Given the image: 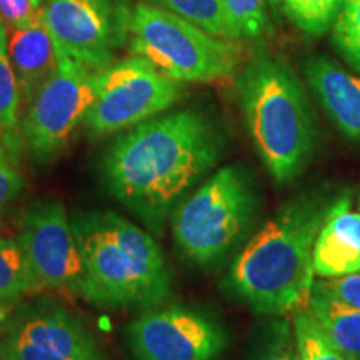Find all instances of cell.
Masks as SVG:
<instances>
[{
  "instance_id": "obj_2",
  "label": "cell",
  "mask_w": 360,
  "mask_h": 360,
  "mask_svg": "<svg viewBox=\"0 0 360 360\" xmlns=\"http://www.w3.org/2000/svg\"><path fill=\"white\" fill-rule=\"evenodd\" d=\"M335 197L315 191L290 199L233 260L227 287L255 312L300 309L315 281L314 245Z\"/></svg>"
},
{
  "instance_id": "obj_5",
  "label": "cell",
  "mask_w": 360,
  "mask_h": 360,
  "mask_svg": "<svg viewBox=\"0 0 360 360\" xmlns=\"http://www.w3.org/2000/svg\"><path fill=\"white\" fill-rule=\"evenodd\" d=\"M129 49L177 82H215L236 74L242 58L238 40L215 37L152 4L134 6Z\"/></svg>"
},
{
  "instance_id": "obj_6",
  "label": "cell",
  "mask_w": 360,
  "mask_h": 360,
  "mask_svg": "<svg viewBox=\"0 0 360 360\" xmlns=\"http://www.w3.org/2000/svg\"><path fill=\"white\" fill-rule=\"evenodd\" d=\"M257 199L237 165L219 169L174 210V238L191 262L210 265L231 254L254 222Z\"/></svg>"
},
{
  "instance_id": "obj_21",
  "label": "cell",
  "mask_w": 360,
  "mask_h": 360,
  "mask_svg": "<svg viewBox=\"0 0 360 360\" xmlns=\"http://www.w3.org/2000/svg\"><path fill=\"white\" fill-rule=\"evenodd\" d=\"M292 330L299 360H350L328 340L305 307L295 314Z\"/></svg>"
},
{
  "instance_id": "obj_12",
  "label": "cell",
  "mask_w": 360,
  "mask_h": 360,
  "mask_svg": "<svg viewBox=\"0 0 360 360\" xmlns=\"http://www.w3.org/2000/svg\"><path fill=\"white\" fill-rule=\"evenodd\" d=\"M0 360H105L87 327L53 304L22 309L0 342Z\"/></svg>"
},
{
  "instance_id": "obj_10",
  "label": "cell",
  "mask_w": 360,
  "mask_h": 360,
  "mask_svg": "<svg viewBox=\"0 0 360 360\" xmlns=\"http://www.w3.org/2000/svg\"><path fill=\"white\" fill-rule=\"evenodd\" d=\"M17 242L40 289H67L77 294L82 257L72 219L60 202L42 199L27 207Z\"/></svg>"
},
{
  "instance_id": "obj_29",
  "label": "cell",
  "mask_w": 360,
  "mask_h": 360,
  "mask_svg": "<svg viewBox=\"0 0 360 360\" xmlns=\"http://www.w3.org/2000/svg\"><path fill=\"white\" fill-rule=\"evenodd\" d=\"M45 2V0H32V4H34V7L35 8H37V11H39V8L40 7H42V4Z\"/></svg>"
},
{
  "instance_id": "obj_11",
  "label": "cell",
  "mask_w": 360,
  "mask_h": 360,
  "mask_svg": "<svg viewBox=\"0 0 360 360\" xmlns=\"http://www.w3.org/2000/svg\"><path fill=\"white\" fill-rule=\"evenodd\" d=\"M129 342L137 360H217L227 335L209 315L175 305L135 319Z\"/></svg>"
},
{
  "instance_id": "obj_9",
  "label": "cell",
  "mask_w": 360,
  "mask_h": 360,
  "mask_svg": "<svg viewBox=\"0 0 360 360\" xmlns=\"http://www.w3.org/2000/svg\"><path fill=\"white\" fill-rule=\"evenodd\" d=\"M96 74L87 65L57 52V67L29 103L24 135L37 160L57 155L96 97Z\"/></svg>"
},
{
  "instance_id": "obj_26",
  "label": "cell",
  "mask_w": 360,
  "mask_h": 360,
  "mask_svg": "<svg viewBox=\"0 0 360 360\" xmlns=\"http://www.w3.org/2000/svg\"><path fill=\"white\" fill-rule=\"evenodd\" d=\"M24 188V180L8 155V152L0 146V222L8 210V207Z\"/></svg>"
},
{
  "instance_id": "obj_23",
  "label": "cell",
  "mask_w": 360,
  "mask_h": 360,
  "mask_svg": "<svg viewBox=\"0 0 360 360\" xmlns=\"http://www.w3.org/2000/svg\"><path fill=\"white\" fill-rule=\"evenodd\" d=\"M238 40L257 39L269 27L265 0H222Z\"/></svg>"
},
{
  "instance_id": "obj_28",
  "label": "cell",
  "mask_w": 360,
  "mask_h": 360,
  "mask_svg": "<svg viewBox=\"0 0 360 360\" xmlns=\"http://www.w3.org/2000/svg\"><path fill=\"white\" fill-rule=\"evenodd\" d=\"M7 309H6V305L2 304V300H0V332L4 330V328L7 327Z\"/></svg>"
},
{
  "instance_id": "obj_7",
  "label": "cell",
  "mask_w": 360,
  "mask_h": 360,
  "mask_svg": "<svg viewBox=\"0 0 360 360\" xmlns=\"http://www.w3.org/2000/svg\"><path fill=\"white\" fill-rule=\"evenodd\" d=\"M182 82L167 77L146 58L132 56L96 74V97L84 117L90 134L135 127L180 101Z\"/></svg>"
},
{
  "instance_id": "obj_14",
  "label": "cell",
  "mask_w": 360,
  "mask_h": 360,
  "mask_svg": "<svg viewBox=\"0 0 360 360\" xmlns=\"http://www.w3.org/2000/svg\"><path fill=\"white\" fill-rule=\"evenodd\" d=\"M304 72L328 119L345 137L360 142V77L323 56L310 57Z\"/></svg>"
},
{
  "instance_id": "obj_15",
  "label": "cell",
  "mask_w": 360,
  "mask_h": 360,
  "mask_svg": "<svg viewBox=\"0 0 360 360\" xmlns=\"http://www.w3.org/2000/svg\"><path fill=\"white\" fill-rule=\"evenodd\" d=\"M7 32L8 56H11L17 84H19L20 101L29 105L40 85L56 70V45L40 15L32 25L25 29L7 30Z\"/></svg>"
},
{
  "instance_id": "obj_17",
  "label": "cell",
  "mask_w": 360,
  "mask_h": 360,
  "mask_svg": "<svg viewBox=\"0 0 360 360\" xmlns=\"http://www.w3.org/2000/svg\"><path fill=\"white\" fill-rule=\"evenodd\" d=\"M157 6L200 27L215 37L238 40L222 0H155Z\"/></svg>"
},
{
  "instance_id": "obj_20",
  "label": "cell",
  "mask_w": 360,
  "mask_h": 360,
  "mask_svg": "<svg viewBox=\"0 0 360 360\" xmlns=\"http://www.w3.org/2000/svg\"><path fill=\"white\" fill-rule=\"evenodd\" d=\"M39 289L19 242L0 237V300L8 302Z\"/></svg>"
},
{
  "instance_id": "obj_19",
  "label": "cell",
  "mask_w": 360,
  "mask_h": 360,
  "mask_svg": "<svg viewBox=\"0 0 360 360\" xmlns=\"http://www.w3.org/2000/svg\"><path fill=\"white\" fill-rule=\"evenodd\" d=\"M7 25L0 15V141L7 147L15 146L17 120L20 109V90L8 56Z\"/></svg>"
},
{
  "instance_id": "obj_30",
  "label": "cell",
  "mask_w": 360,
  "mask_h": 360,
  "mask_svg": "<svg viewBox=\"0 0 360 360\" xmlns=\"http://www.w3.org/2000/svg\"><path fill=\"white\" fill-rule=\"evenodd\" d=\"M297 360H299V359H297Z\"/></svg>"
},
{
  "instance_id": "obj_4",
  "label": "cell",
  "mask_w": 360,
  "mask_h": 360,
  "mask_svg": "<svg viewBox=\"0 0 360 360\" xmlns=\"http://www.w3.org/2000/svg\"><path fill=\"white\" fill-rule=\"evenodd\" d=\"M247 129L270 177L285 186L299 177L315 148V115L302 82L282 58L262 56L237 77Z\"/></svg>"
},
{
  "instance_id": "obj_25",
  "label": "cell",
  "mask_w": 360,
  "mask_h": 360,
  "mask_svg": "<svg viewBox=\"0 0 360 360\" xmlns=\"http://www.w3.org/2000/svg\"><path fill=\"white\" fill-rule=\"evenodd\" d=\"M252 360H297L294 330L285 323L274 327Z\"/></svg>"
},
{
  "instance_id": "obj_24",
  "label": "cell",
  "mask_w": 360,
  "mask_h": 360,
  "mask_svg": "<svg viewBox=\"0 0 360 360\" xmlns=\"http://www.w3.org/2000/svg\"><path fill=\"white\" fill-rule=\"evenodd\" d=\"M312 290L345 307L360 310V270L340 277L319 278V281H314Z\"/></svg>"
},
{
  "instance_id": "obj_27",
  "label": "cell",
  "mask_w": 360,
  "mask_h": 360,
  "mask_svg": "<svg viewBox=\"0 0 360 360\" xmlns=\"http://www.w3.org/2000/svg\"><path fill=\"white\" fill-rule=\"evenodd\" d=\"M0 15L6 22L7 30L25 29L39 19V11L32 0H0Z\"/></svg>"
},
{
  "instance_id": "obj_18",
  "label": "cell",
  "mask_w": 360,
  "mask_h": 360,
  "mask_svg": "<svg viewBox=\"0 0 360 360\" xmlns=\"http://www.w3.org/2000/svg\"><path fill=\"white\" fill-rule=\"evenodd\" d=\"M304 34L319 37L332 29L345 0H269Z\"/></svg>"
},
{
  "instance_id": "obj_13",
  "label": "cell",
  "mask_w": 360,
  "mask_h": 360,
  "mask_svg": "<svg viewBox=\"0 0 360 360\" xmlns=\"http://www.w3.org/2000/svg\"><path fill=\"white\" fill-rule=\"evenodd\" d=\"M360 270V212L352 210L350 193L337 197L314 245V272L321 278Z\"/></svg>"
},
{
  "instance_id": "obj_16",
  "label": "cell",
  "mask_w": 360,
  "mask_h": 360,
  "mask_svg": "<svg viewBox=\"0 0 360 360\" xmlns=\"http://www.w3.org/2000/svg\"><path fill=\"white\" fill-rule=\"evenodd\" d=\"M304 307L345 357L360 360V310L345 307L312 289Z\"/></svg>"
},
{
  "instance_id": "obj_3",
  "label": "cell",
  "mask_w": 360,
  "mask_h": 360,
  "mask_svg": "<svg viewBox=\"0 0 360 360\" xmlns=\"http://www.w3.org/2000/svg\"><path fill=\"white\" fill-rule=\"evenodd\" d=\"M82 278L77 295L115 309H154L170 295V274L150 233L112 210L72 219Z\"/></svg>"
},
{
  "instance_id": "obj_22",
  "label": "cell",
  "mask_w": 360,
  "mask_h": 360,
  "mask_svg": "<svg viewBox=\"0 0 360 360\" xmlns=\"http://www.w3.org/2000/svg\"><path fill=\"white\" fill-rule=\"evenodd\" d=\"M332 40L350 65L360 72V0H345L332 25Z\"/></svg>"
},
{
  "instance_id": "obj_1",
  "label": "cell",
  "mask_w": 360,
  "mask_h": 360,
  "mask_svg": "<svg viewBox=\"0 0 360 360\" xmlns=\"http://www.w3.org/2000/svg\"><path fill=\"white\" fill-rule=\"evenodd\" d=\"M220 155L222 139L212 120L199 110H179L117 139L103 157L102 175L112 195L159 232Z\"/></svg>"
},
{
  "instance_id": "obj_8",
  "label": "cell",
  "mask_w": 360,
  "mask_h": 360,
  "mask_svg": "<svg viewBox=\"0 0 360 360\" xmlns=\"http://www.w3.org/2000/svg\"><path fill=\"white\" fill-rule=\"evenodd\" d=\"M132 11L129 0H45L39 8L56 51L94 72L115 62L129 40Z\"/></svg>"
}]
</instances>
